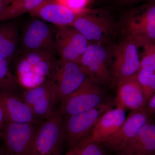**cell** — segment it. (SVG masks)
Listing matches in <instances>:
<instances>
[{"instance_id":"cell-1","label":"cell","mask_w":155,"mask_h":155,"mask_svg":"<svg viewBox=\"0 0 155 155\" xmlns=\"http://www.w3.org/2000/svg\"><path fill=\"white\" fill-rule=\"evenodd\" d=\"M15 62L14 76L19 85L26 89L38 86L51 79L57 62L54 61L52 53L45 51L22 53Z\"/></svg>"},{"instance_id":"cell-2","label":"cell","mask_w":155,"mask_h":155,"mask_svg":"<svg viewBox=\"0 0 155 155\" xmlns=\"http://www.w3.org/2000/svg\"><path fill=\"white\" fill-rule=\"evenodd\" d=\"M155 0L131 9L122 20V31L139 47L155 43Z\"/></svg>"},{"instance_id":"cell-3","label":"cell","mask_w":155,"mask_h":155,"mask_svg":"<svg viewBox=\"0 0 155 155\" xmlns=\"http://www.w3.org/2000/svg\"><path fill=\"white\" fill-rule=\"evenodd\" d=\"M112 101H103L95 107L79 114L63 116V125L66 141L69 148L77 146L91 135L102 116L113 108Z\"/></svg>"},{"instance_id":"cell-4","label":"cell","mask_w":155,"mask_h":155,"mask_svg":"<svg viewBox=\"0 0 155 155\" xmlns=\"http://www.w3.org/2000/svg\"><path fill=\"white\" fill-rule=\"evenodd\" d=\"M65 141L63 116L57 111L39 125L31 155H61Z\"/></svg>"},{"instance_id":"cell-5","label":"cell","mask_w":155,"mask_h":155,"mask_svg":"<svg viewBox=\"0 0 155 155\" xmlns=\"http://www.w3.org/2000/svg\"><path fill=\"white\" fill-rule=\"evenodd\" d=\"M104 98L99 84L88 77L76 90L60 101L58 111L62 116L79 114L97 107Z\"/></svg>"},{"instance_id":"cell-6","label":"cell","mask_w":155,"mask_h":155,"mask_svg":"<svg viewBox=\"0 0 155 155\" xmlns=\"http://www.w3.org/2000/svg\"><path fill=\"white\" fill-rule=\"evenodd\" d=\"M85 37L90 43L104 45L114 30L107 12L104 10L88 9L71 25Z\"/></svg>"},{"instance_id":"cell-7","label":"cell","mask_w":155,"mask_h":155,"mask_svg":"<svg viewBox=\"0 0 155 155\" xmlns=\"http://www.w3.org/2000/svg\"><path fill=\"white\" fill-rule=\"evenodd\" d=\"M20 96L36 116L43 121L58 111L56 107L59 101L57 88L52 79L38 86L26 89Z\"/></svg>"},{"instance_id":"cell-8","label":"cell","mask_w":155,"mask_h":155,"mask_svg":"<svg viewBox=\"0 0 155 155\" xmlns=\"http://www.w3.org/2000/svg\"><path fill=\"white\" fill-rule=\"evenodd\" d=\"M39 124L5 122L1 138L4 140L8 155H31Z\"/></svg>"},{"instance_id":"cell-9","label":"cell","mask_w":155,"mask_h":155,"mask_svg":"<svg viewBox=\"0 0 155 155\" xmlns=\"http://www.w3.org/2000/svg\"><path fill=\"white\" fill-rule=\"evenodd\" d=\"M116 46L112 54V72L117 81L135 75L140 69L138 45L128 38Z\"/></svg>"},{"instance_id":"cell-10","label":"cell","mask_w":155,"mask_h":155,"mask_svg":"<svg viewBox=\"0 0 155 155\" xmlns=\"http://www.w3.org/2000/svg\"><path fill=\"white\" fill-rule=\"evenodd\" d=\"M88 77L79 63L60 59L51 78L57 88L59 103L78 88Z\"/></svg>"},{"instance_id":"cell-11","label":"cell","mask_w":155,"mask_h":155,"mask_svg":"<svg viewBox=\"0 0 155 155\" xmlns=\"http://www.w3.org/2000/svg\"><path fill=\"white\" fill-rule=\"evenodd\" d=\"M55 49L61 59L79 63L90 43L71 25L58 26L55 36Z\"/></svg>"},{"instance_id":"cell-12","label":"cell","mask_w":155,"mask_h":155,"mask_svg":"<svg viewBox=\"0 0 155 155\" xmlns=\"http://www.w3.org/2000/svg\"><path fill=\"white\" fill-rule=\"evenodd\" d=\"M110 58L104 45L90 43L79 63L89 77L100 84H106L111 80L108 67Z\"/></svg>"},{"instance_id":"cell-13","label":"cell","mask_w":155,"mask_h":155,"mask_svg":"<svg viewBox=\"0 0 155 155\" xmlns=\"http://www.w3.org/2000/svg\"><path fill=\"white\" fill-rule=\"evenodd\" d=\"M33 18L22 33L20 44L21 51H45L52 53L55 47L51 28L45 21Z\"/></svg>"},{"instance_id":"cell-14","label":"cell","mask_w":155,"mask_h":155,"mask_svg":"<svg viewBox=\"0 0 155 155\" xmlns=\"http://www.w3.org/2000/svg\"><path fill=\"white\" fill-rule=\"evenodd\" d=\"M150 116L145 110L130 111L122 127L102 144L111 151L122 152L135 138L142 127L148 122Z\"/></svg>"},{"instance_id":"cell-15","label":"cell","mask_w":155,"mask_h":155,"mask_svg":"<svg viewBox=\"0 0 155 155\" xmlns=\"http://www.w3.org/2000/svg\"><path fill=\"white\" fill-rule=\"evenodd\" d=\"M0 108L5 122L39 124L43 121L17 94L0 90Z\"/></svg>"},{"instance_id":"cell-16","label":"cell","mask_w":155,"mask_h":155,"mask_svg":"<svg viewBox=\"0 0 155 155\" xmlns=\"http://www.w3.org/2000/svg\"><path fill=\"white\" fill-rule=\"evenodd\" d=\"M88 8L81 11H73L55 0H45L36 8L29 12L31 17L54 24L58 26L71 25L86 13Z\"/></svg>"},{"instance_id":"cell-17","label":"cell","mask_w":155,"mask_h":155,"mask_svg":"<svg viewBox=\"0 0 155 155\" xmlns=\"http://www.w3.org/2000/svg\"><path fill=\"white\" fill-rule=\"evenodd\" d=\"M115 103L130 111L145 110L147 101L137 74L118 81Z\"/></svg>"},{"instance_id":"cell-18","label":"cell","mask_w":155,"mask_h":155,"mask_svg":"<svg viewBox=\"0 0 155 155\" xmlns=\"http://www.w3.org/2000/svg\"><path fill=\"white\" fill-rule=\"evenodd\" d=\"M125 109L120 106L112 108L102 116L92 130V138L102 143L115 134L126 119Z\"/></svg>"},{"instance_id":"cell-19","label":"cell","mask_w":155,"mask_h":155,"mask_svg":"<svg viewBox=\"0 0 155 155\" xmlns=\"http://www.w3.org/2000/svg\"><path fill=\"white\" fill-rule=\"evenodd\" d=\"M19 28L12 20L0 22V55L10 65L17 60L20 53Z\"/></svg>"},{"instance_id":"cell-20","label":"cell","mask_w":155,"mask_h":155,"mask_svg":"<svg viewBox=\"0 0 155 155\" xmlns=\"http://www.w3.org/2000/svg\"><path fill=\"white\" fill-rule=\"evenodd\" d=\"M121 153L155 155V122L149 120Z\"/></svg>"},{"instance_id":"cell-21","label":"cell","mask_w":155,"mask_h":155,"mask_svg":"<svg viewBox=\"0 0 155 155\" xmlns=\"http://www.w3.org/2000/svg\"><path fill=\"white\" fill-rule=\"evenodd\" d=\"M45 0H12L0 15V22L12 20L36 8Z\"/></svg>"},{"instance_id":"cell-22","label":"cell","mask_w":155,"mask_h":155,"mask_svg":"<svg viewBox=\"0 0 155 155\" xmlns=\"http://www.w3.org/2000/svg\"><path fill=\"white\" fill-rule=\"evenodd\" d=\"M10 64L0 55V90L17 94L19 84L10 70Z\"/></svg>"},{"instance_id":"cell-23","label":"cell","mask_w":155,"mask_h":155,"mask_svg":"<svg viewBox=\"0 0 155 155\" xmlns=\"http://www.w3.org/2000/svg\"><path fill=\"white\" fill-rule=\"evenodd\" d=\"M72 149L75 155H107L102 144L94 140L91 135Z\"/></svg>"},{"instance_id":"cell-24","label":"cell","mask_w":155,"mask_h":155,"mask_svg":"<svg viewBox=\"0 0 155 155\" xmlns=\"http://www.w3.org/2000/svg\"><path fill=\"white\" fill-rule=\"evenodd\" d=\"M137 77L147 103L155 93V72L140 68L137 73Z\"/></svg>"},{"instance_id":"cell-25","label":"cell","mask_w":155,"mask_h":155,"mask_svg":"<svg viewBox=\"0 0 155 155\" xmlns=\"http://www.w3.org/2000/svg\"><path fill=\"white\" fill-rule=\"evenodd\" d=\"M63 6L76 11H81L87 9L90 0H55Z\"/></svg>"},{"instance_id":"cell-26","label":"cell","mask_w":155,"mask_h":155,"mask_svg":"<svg viewBox=\"0 0 155 155\" xmlns=\"http://www.w3.org/2000/svg\"><path fill=\"white\" fill-rule=\"evenodd\" d=\"M145 110L150 116L155 114V93L148 101Z\"/></svg>"},{"instance_id":"cell-27","label":"cell","mask_w":155,"mask_h":155,"mask_svg":"<svg viewBox=\"0 0 155 155\" xmlns=\"http://www.w3.org/2000/svg\"><path fill=\"white\" fill-rule=\"evenodd\" d=\"M150 1V0H118V2L122 5H131L144 1L148 2Z\"/></svg>"},{"instance_id":"cell-28","label":"cell","mask_w":155,"mask_h":155,"mask_svg":"<svg viewBox=\"0 0 155 155\" xmlns=\"http://www.w3.org/2000/svg\"><path fill=\"white\" fill-rule=\"evenodd\" d=\"M12 0H0V15L9 5Z\"/></svg>"},{"instance_id":"cell-29","label":"cell","mask_w":155,"mask_h":155,"mask_svg":"<svg viewBox=\"0 0 155 155\" xmlns=\"http://www.w3.org/2000/svg\"><path fill=\"white\" fill-rule=\"evenodd\" d=\"M5 118L4 114L2 109L0 108V136H1V133L2 131L4 126H5Z\"/></svg>"},{"instance_id":"cell-30","label":"cell","mask_w":155,"mask_h":155,"mask_svg":"<svg viewBox=\"0 0 155 155\" xmlns=\"http://www.w3.org/2000/svg\"><path fill=\"white\" fill-rule=\"evenodd\" d=\"M0 155H8V150L4 143L0 145Z\"/></svg>"},{"instance_id":"cell-31","label":"cell","mask_w":155,"mask_h":155,"mask_svg":"<svg viewBox=\"0 0 155 155\" xmlns=\"http://www.w3.org/2000/svg\"><path fill=\"white\" fill-rule=\"evenodd\" d=\"M148 45H149L150 47L151 50L155 61V43H154L148 44Z\"/></svg>"},{"instance_id":"cell-32","label":"cell","mask_w":155,"mask_h":155,"mask_svg":"<svg viewBox=\"0 0 155 155\" xmlns=\"http://www.w3.org/2000/svg\"><path fill=\"white\" fill-rule=\"evenodd\" d=\"M116 155H147L141 153H119Z\"/></svg>"},{"instance_id":"cell-33","label":"cell","mask_w":155,"mask_h":155,"mask_svg":"<svg viewBox=\"0 0 155 155\" xmlns=\"http://www.w3.org/2000/svg\"><path fill=\"white\" fill-rule=\"evenodd\" d=\"M65 155H75V154L73 150L72 149H69V151Z\"/></svg>"},{"instance_id":"cell-34","label":"cell","mask_w":155,"mask_h":155,"mask_svg":"<svg viewBox=\"0 0 155 155\" xmlns=\"http://www.w3.org/2000/svg\"><path fill=\"white\" fill-rule=\"evenodd\" d=\"M1 138V136H0V138Z\"/></svg>"}]
</instances>
